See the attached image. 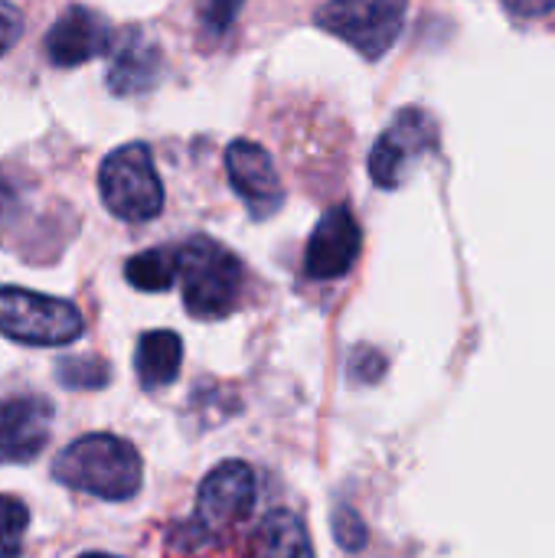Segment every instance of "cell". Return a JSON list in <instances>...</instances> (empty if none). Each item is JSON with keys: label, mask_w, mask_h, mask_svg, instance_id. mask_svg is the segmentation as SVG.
Returning <instances> with one entry per match:
<instances>
[{"label": "cell", "mask_w": 555, "mask_h": 558, "mask_svg": "<svg viewBox=\"0 0 555 558\" xmlns=\"http://www.w3.org/2000/svg\"><path fill=\"white\" fill-rule=\"evenodd\" d=\"M52 477L98 500H131L141 490V454L124 438L85 435L56 454Z\"/></svg>", "instance_id": "6da1fadb"}, {"label": "cell", "mask_w": 555, "mask_h": 558, "mask_svg": "<svg viewBox=\"0 0 555 558\" xmlns=\"http://www.w3.org/2000/svg\"><path fill=\"white\" fill-rule=\"evenodd\" d=\"M180 252V281H183V304L196 320H219L236 311L242 291V265L239 258L206 239H190Z\"/></svg>", "instance_id": "7a4b0ae2"}, {"label": "cell", "mask_w": 555, "mask_h": 558, "mask_svg": "<svg viewBox=\"0 0 555 558\" xmlns=\"http://www.w3.org/2000/svg\"><path fill=\"white\" fill-rule=\"evenodd\" d=\"M98 190L111 216L124 222H147L164 209V183L144 144H124L101 160Z\"/></svg>", "instance_id": "3957f363"}, {"label": "cell", "mask_w": 555, "mask_h": 558, "mask_svg": "<svg viewBox=\"0 0 555 558\" xmlns=\"http://www.w3.org/2000/svg\"><path fill=\"white\" fill-rule=\"evenodd\" d=\"M0 333L33 347H65L82 337V314L62 298L0 288Z\"/></svg>", "instance_id": "277c9868"}, {"label": "cell", "mask_w": 555, "mask_h": 558, "mask_svg": "<svg viewBox=\"0 0 555 558\" xmlns=\"http://www.w3.org/2000/svg\"><path fill=\"white\" fill-rule=\"evenodd\" d=\"M409 0H327L317 23L350 43L360 56L379 59L399 36Z\"/></svg>", "instance_id": "5b68a950"}, {"label": "cell", "mask_w": 555, "mask_h": 558, "mask_svg": "<svg viewBox=\"0 0 555 558\" xmlns=\"http://www.w3.org/2000/svg\"><path fill=\"white\" fill-rule=\"evenodd\" d=\"M252 507H255L252 468L245 461H222L200 484L193 533H200L203 539L232 533L239 523H245L252 517Z\"/></svg>", "instance_id": "8992f818"}, {"label": "cell", "mask_w": 555, "mask_h": 558, "mask_svg": "<svg viewBox=\"0 0 555 558\" xmlns=\"http://www.w3.org/2000/svg\"><path fill=\"white\" fill-rule=\"evenodd\" d=\"M432 147H435V121L419 108H406L396 114L386 134L373 144L370 163H366L370 177L376 180V186L393 190L406 180L409 167Z\"/></svg>", "instance_id": "52a82bcc"}, {"label": "cell", "mask_w": 555, "mask_h": 558, "mask_svg": "<svg viewBox=\"0 0 555 558\" xmlns=\"http://www.w3.org/2000/svg\"><path fill=\"white\" fill-rule=\"evenodd\" d=\"M360 245H363V235H360V222L353 219V213L347 206L327 209L307 239V252H304L307 278L314 281L343 278L353 268Z\"/></svg>", "instance_id": "ba28073f"}, {"label": "cell", "mask_w": 555, "mask_h": 558, "mask_svg": "<svg viewBox=\"0 0 555 558\" xmlns=\"http://www.w3.org/2000/svg\"><path fill=\"white\" fill-rule=\"evenodd\" d=\"M226 170H229L236 193L245 199V206L255 219H265V216L281 209L285 190H281L278 170H275V163L262 144L232 141L226 150Z\"/></svg>", "instance_id": "9c48e42d"}, {"label": "cell", "mask_w": 555, "mask_h": 558, "mask_svg": "<svg viewBox=\"0 0 555 558\" xmlns=\"http://www.w3.org/2000/svg\"><path fill=\"white\" fill-rule=\"evenodd\" d=\"M52 425V405L36 396L0 399V464H26L33 461L46 441Z\"/></svg>", "instance_id": "30bf717a"}, {"label": "cell", "mask_w": 555, "mask_h": 558, "mask_svg": "<svg viewBox=\"0 0 555 558\" xmlns=\"http://www.w3.org/2000/svg\"><path fill=\"white\" fill-rule=\"evenodd\" d=\"M108 49L111 26L85 7H69L46 36V52L56 65H82L95 56H105Z\"/></svg>", "instance_id": "8fae6325"}, {"label": "cell", "mask_w": 555, "mask_h": 558, "mask_svg": "<svg viewBox=\"0 0 555 558\" xmlns=\"http://www.w3.org/2000/svg\"><path fill=\"white\" fill-rule=\"evenodd\" d=\"M157 75H160V52H157V46L144 33H137V29L124 33L121 46L114 49L111 69H108L111 92H118V95L144 92V88H150L157 82Z\"/></svg>", "instance_id": "7c38bea8"}, {"label": "cell", "mask_w": 555, "mask_h": 558, "mask_svg": "<svg viewBox=\"0 0 555 558\" xmlns=\"http://www.w3.org/2000/svg\"><path fill=\"white\" fill-rule=\"evenodd\" d=\"M249 558H314V549L304 523L288 510H275L252 533Z\"/></svg>", "instance_id": "4fadbf2b"}, {"label": "cell", "mask_w": 555, "mask_h": 558, "mask_svg": "<svg viewBox=\"0 0 555 558\" xmlns=\"http://www.w3.org/2000/svg\"><path fill=\"white\" fill-rule=\"evenodd\" d=\"M183 363V343L173 330H150L137 340L134 369L144 389H164L177 379Z\"/></svg>", "instance_id": "5bb4252c"}, {"label": "cell", "mask_w": 555, "mask_h": 558, "mask_svg": "<svg viewBox=\"0 0 555 558\" xmlns=\"http://www.w3.org/2000/svg\"><path fill=\"white\" fill-rule=\"evenodd\" d=\"M124 278L137 291H167L180 278V252L173 248H147L128 258Z\"/></svg>", "instance_id": "9a60e30c"}, {"label": "cell", "mask_w": 555, "mask_h": 558, "mask_svg": "<svg viewBox=\"0 0 555 558\" xmlns=\"http://www.w3.org/2000/svg\"><path fill=\"white\" fill-rule=\"evenodd\" d=\"M56 376L65 389H101L111 369L98 356H62L56 363Z\"/></svg>", "instance_id": "2e32d148"}, {"label": "cell", "mask_w": 555, "mask_h": 558, "mask_svg": "<svg viewBox=\"0 0 555 558\" xmlns=\"http://www.w3.org/2000/svg\"><path fill=\"white\" fill-rule=\"evenodd\" d=\"M29 513L16 497L0 494V558H20Z\"/></svg>", "instance_id": "e0dca14e"}, {"label": "cell", "mask_w": 555, "mask_h": 558, "mask_svg": "<svg viewBox=\"0 0 555 558\" xmlns=\"http://www.w3.org/2000/svg\"><path fill=\"white\" fill-rule=\"evenodd\" d=\"M350 373H353V379H360V383H376V379L386 373V360H383L376 350L360 347V350L353 353V360H350Z\"/></svg>", "instance_id": "ac0fdd59"}, {"label": "cell", "mask_w": 555, "mask_h": 558, "mask_svg": "<svg viewBox=\"0 0 555 558\" xmlns=\"http://www.w3.org/2000/svg\"><path fill=\"white\" fill-rule=\"evenodd\" d=\"M23 33V20H20V10L7 0H0V59L7 56V49L20 39Z\"/></svg>", "instance_id": "d6986e66"}, {"label": "cell", "mask_w": 555, "mask_h": 558, "mask_svg": "<svg viewBox=\"0 0 555 558\" xmlns=\"http://www.w3.org/2000/svg\"><path fill=\"white\" fill-rule=\"evenodd\" d=\"M334 530H337V539L343 543V546H350V549H357V546H363V523L350 513V510H337L334 513Z\"/></svg>", "instance_id": "ffe728a7"}, {"label": "cell", "mask_w": 555, "mask_h": 558, "mask_svg": "<svg viewBox=\"0 0 555 558\" xmlns=\"http://www.w3.org/2000/svg\"><path fill=\"white\" fill-rule=\"evenodd\" d=\"M239 3H242V0H209V7H206V26L216 29V33H222V29L232 23Z\"/></svg>", "instance_id": "44dd1931"}, {"label": "cell", "mask_w": 555, "mask_h": 558, "mask_svg": "<svg viewBox=\"0 0 555 558\" xmlns=\"http://www.w3.org/2000/svg\"><path fill=\"white\" fill-rule=\"evenodd\" d=\"M504 7L517 16H540L555 10V0H504Z\"/></svg>", "instance_id": "7402d4cb"}, {"label": "cell", "mask_w": 555, "mask_h": 558, "mask_svg": "<svg viewBox=\"0 0 555 558\" xmlns=\"http://www.w3.org/2000/svg\"><path fill=\"white\" fill-rule=\"evenodd\" d=\"M79 558H114V556H105V553H88V556H79Z\"/></svg>", "instance_id": "603a6c76"}]
</instances>
